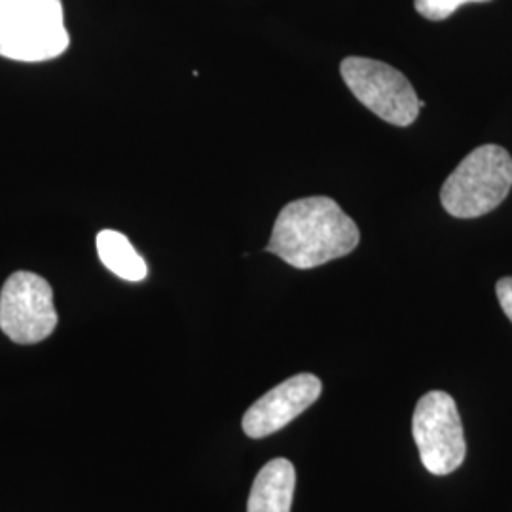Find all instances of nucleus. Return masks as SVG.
Listing matches in <instances>:
<instances>
[{
    "label": "nucleus",
    "mask_w": 512,
    "mask_h": 512,
    "mask_svg": "<svg viewBox=\"0 0 512 512\" xmlns=\"http://www.w3.org/2000/svg\"><path fill=\"white\" fill-rule=\"evenodd\" d=\"M471 2H490V0H414V6L423 18L442 21L450 18L463 4H471Z\"/></svg>",
    "instance_id": "9d476101"
},
{
    "label": "nucleus",
    "mask_w": 512,
    "mask_h": 512,
    "mask_svg": "<svg viewBox=\"0 0 512 512\" xmlns=\"http://www.w3.org/2000/svg\"><path fill=\"white\" fill-rule=\"evenodd\" d=\"M97 255L112 274L137 283L148 275L145 258L135 251L129 239L116 230H103L97 234Z\"/></svg>",
    "instance_id": "1a4fd4ad"
},
{
    "label": "nucleus",
    "mask_w": 512,
    "mask_h": 512,
    "mask_svg": "<svg viewBox=\"0 0 512 512\" xmlns=\"http://www.w3.org/2000/svg\"><path fill=\"white\" fill-rule=\"evenodd\" d=\"M57 327L54 291L33 272L10 275L0 293V329L16 344L46 340Z\"/></svg>",
    "instance_id": "423d86ee"
},
{
    "label": "nucleus",
    "mask_w": 512,
    "mask_h": 512,
    "mask_svg": "<svg viewBox=\"0 0 512 512\" xmlns=\"http://www.w3.org/2000/svg\"><path fill=\"white\" fill-rule=\"evenodd\" d=\"M61 0H0V55L50 61L69 48Z\"/></svg>",
    "instance_id": "f03ea898"
},
{
    "label": "nucleus",
    "mask_w": 512,
    "mask_h": 512,
    "mask_svg": "<svg viewBox=\"0 0 512 512\" xmlns=\"http://www.w3.org/2000/svg\"><path fill=\"white\" fill-rule=\"evenodd\" d=\"M511 188V154L497 145H482L442 184L440 202L456 219H476L501 205Z\"/></svg>",
    "instance_id": "7ed1b4c3"
},
{
    "label": "nucleus",
    "mask_w": 512,
    "mask_h": 512,
    "mask_svg": "<svg viewBox=\"0 0 512 512\" xmlns=\"http://www.w3.org/2000/svg\"><path fill=\"white\" fill-rule=\"evenodd\" d=\"M412 433L421 463L431 475H450L461 467L467 444L452 395L444 391L425 393L414 410Z\"/></svg>",
    "instance_id": "39448f33"
},
{
    "label": "nucleus",
    "mask_w": 512,
    "mask_h": 512,
    "mask_svg": "<svg viewBox=\"0 0 512 512\" xmlns=\"http://www.w3.org/2000/svg\"><path fill=\"white\" fill-rule=\"evenodd\" d=\"M296 471L285 458L268 461L256 475L247 512H291Z\"/></svg>",
    "instance_id": "6e6552de"
},
{
    "label": "nucleus",
    "mask_w": 512,
    "mask_h": 512,
    "mask_svg": "<svg viewBox=\"0 0 512 512\" xmlns=\"http://www.w3.org/2000/svg\"><path fill=\"white\" fill-rule=\"evenodd\" d=\"M359 239V226L338 203L311 196L281 209L266 251L296 270H311L353 253Z\"/></svg>",
    "instance_id": "f257e3e1"
},
{
    "label": "nucleus",
    "mask_w": 512,
    "mask_h": 512,
    "mask_svg": "<svg viewBox=\"0 0 512 512\" xmlns=\"http://www.w3.org/2000/svg\"><path fill=\"white\" fill-rule=\"evenodd\" d=\"M323 384L310 372L296 374L275 385L260 397L243 416L241 427L247 437L264 439L289 425L321 397Z\"/></svg>",
    "instance_id": "0eeeda50"
},
{
    "label": "nucleus",
    "mask_w": 512,
    "mask_h": 512,
    "mask_svg": "<svg viewBox=\"0 0 512 512\" xmlns=\"http://www.w3.org/2000/svg\"><path fill=\"white\" fill-rule=\"evenodd\" d=\"M497 293V300L501 304V308L505 311V315L511 319L512 323V277H503L497 281L495 287Z\"/></svg>",
    "instance_id": "9b49d317"
},
{
    "label": "nucleus",
    "mask_w": 512,
    "mask_h": 512,
    "mask_svg": "<svg viewBox=\"0 0 512 512\" xmlns=\"http://www.w3.org/2000/svg\"><path fill=\"white\" fill-rule=\"evenodd\" d=\"M340 74L359 103L387 124L406 128L416 122L420 99L401 71L382 61L348 57L340 65Z\"/></svg>",
    "instance_id": "20e7f679"
}]
</instances>
